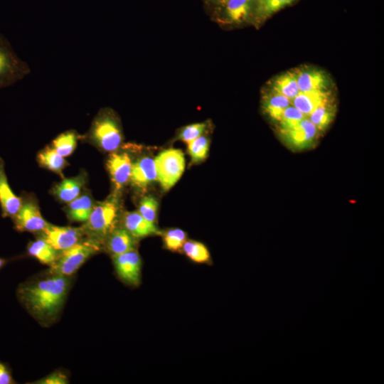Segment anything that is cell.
<instances>
[{"mask_svg":"<svg viewBox=\"0 0 384 384\" xmlns=\"http://www.w3.org/2000/svg\"><path fill=\"white\" fill-rule=\"evenodd\" d=\"M49 274L45 278L21 284L17 289L19 302L43 325L53 322L58 316L70 287L68 277Z\"/></svg>","mask_w":384,"mask_h":384,"instance_id":"cell-1","label":"cell"},{"mask_svg":"<svg viewBox=\"0 0 384 384\" xmlns=\"http://www.w3.org/2000/svg\"><path fill=\"white\" fill-rule=\"evenodd\" d=\"M119 208L117 193L95 203L89 218L82 226L86 238L105 244L108 235L117 228Z\"/></svg>","mask_w":384,"mask_h":384,"instance_id":"cell-2","label":"cell"},{"mask_svg":"<svg viewBox=\"0 0 384 384\" xmlns=\"http://www.w3.org/2000/svg\"><path fill=\"white\" fill-rule=\"evenodd\" d=\"M87 137L104 151H117L123 142V133L117 114L110 108L100 110L92 122Z\"/></svg>","mask_w":384,"mask_h":384,"instance_id":"cell-3","label":"cell"},{"mask_svg":"<svg viewBox=\"0 0 384 384\" xmlns=\"http://www.w3.org/2000/svg\"><path fill=\"white\" fill-rule=\"evenodd\" d=\"M101 244L85 238L70 247L60 251L55 261L50 266L49 273L70 277L92 255L101 250Z\"/></svg>","mask_w":384,"mask_h":384,"instance_id":"cell-4","label":"cell"},{"mask_svg":"<svg viewBox=\"0 0 384 384\" xmlns=\"http://www.w3.org/2000/svg\"><path fill=\"white\" fill-rule=\"evenodd\" d=\"M30 73L28 65L17 55L9 41L0 33V90L14 85Z\"/></svg>","mask_w":384,"mask_h":384,"instance_id":"cell-5","label":"cell"},{"mask_svg":"<svg viewBox=\"0 0 384 384\" xmlns=\"http://www.w3.org/2000/svg\"><path fill=\"white\" fill-rule=\"evenodd\" d=\"M157 180L164 191H169L179 180L185 169V158L181 150L168 149L154 159Z\"/></svg>","mask_w":384,"mask_h":384,"instance_id":"cell-6","label":"cell"},{"mask_svg":"<svg viewBox=\"0 0 384 384\" xmlns=\"http://www.w3.org/2000/svg\"><path fill=\"white\" fill-rule=\"evenodd\" d=\"M319 132L307 117L292 128L279 130V134L285 144L296 151L313 146L319 138Z\"/></svg>","mask_w":384,"mask_h":384,"instance_id":"cell-7","label":"cell"},{"mask_svg":"<svg viewBox=\"0 0 384 384\" xmlns=\"http://www.w3.org/2000/svg\"><path fill=\"white\" fill-rule=\"evenodd\" d=\"M21 200L18 213L12 218L14 228L20 232H42L48 223L42 217L38 204L31 198Z\"/></svg>","mask_w":384,"mask_h":384,"instance_id":"cell-8","label":"cell"},{"mask_svg":"<svg viewBox=\"0 0 384 384\" xmlns=\"http://www.w3.org/2000/svg\"><path fill=\"white\" fill-rule=\"evenodd\" d=\"M119 278L125 284L137 287L142 277V259L137 250L112 256Z\"/></svg>","mask_w":384,"mask_h":384,"instance_id":"cell-9","label":"cell"},{"mask_svg":"<svg viewBox=\"0 0 384 384\" xmlns=\"http://www.w3.org/2000/svg\"><path fill=\"white\" fill-rule=\"evenodd\" d=\"M41 233L42 237L58 251L68 249L86 237L82 227L56 226L49 223Z\"/></svg>","mask_w":384,"mask_h":384,"instance_id":"cell-10","label":"cell"},{"mask_svg":"<svg viewBox=\"0 0 384 384\" xmlns=\"http://www.w3.org/2000/svg\"><path fill=\"white\" fill-rule=\"evenodd\" d=\"M132 161L126 152L113 151L107 161V168L117 193L130 180Z\"/></svg>","mask_w":384,"mask_h":384,"instance_id":"cell-11","label":"cell"},{"mask_svg":"<svg viewBox=\"0 0 384 384\" xmlns=\"http://www.w3.org/2000/svg\"><path fill=\"white\" fill-rule=\"evenodd\" d=\"M22 200L11 189L5 172L4 160L0 157V207L3 217L14 218Z\"/></svg>","mask_w":384,"mask_h":384,"instance_id":"cell-12","label":"cell"},{"mask_svg":"<svg viewBox=\"0 0 384 384\" xmlns=\"http://www.w3.org/2000/svg\"><path fill=\"white\" fill-rule=\"evenodd\" d=\"M122 222V228L136 239L161 233L155 223L145 219L138 211L124 213Z\"/></svg>","mask_w":384,"mask_h":384,"instance_id":"cell-13","label":"cell"},{"mask_svg":"<svg viewBox=\"0 0 384 384\" xmlns=\"http://www.w3.org/2000/svg\"><path fill=\"white\" fill-rule=\"evenodd\" d=\"M295 73L299 92L328 90L329 80L324 71L305 67L296 70Z\"/></svg>","mask_w":384,"mask_h":384,"instance_id":"cell-14","label":"cell"},{"mask_svg":"<svg viewBox=\"0 0 384 384\" xmlns=\"http://www.w3.org/2000/svg\"><path fill=\"white\" fill-rule=\"evenodd\" d=\"M157 180L154 159L144 156L132 163L129 181L133 186L145 188Z\"/></svg>","mask_w":384,"mask_h":384,"instance_id":"cell-15","label":"cell"},{"mask_svg":"<svg viewBox=\"0 0 384 384\" xmlns=\"http://www.w3.org/2000/svg\"><path fill=\"white\" fill-rule=\"evenodd\" d=\"M331 100L328 90L300 92L291 100V105L308 117L317 107Z\"/></svg>","mask_w":384,"mask_h":384,"instance_id":"cell-16","label":"cell"},{"mask_svg":"<svg viewBox=\"0 0 384 384\" xmlns=\"http://www.w3.org/2000/svg\"><path fill=\"white\" fill-rule=\"evenodd\" d=\"M222 8L226 22L242 23L253 14L255 0H227Z\"/></svg>","mask_w":384,"mask_h":384,"instance_id":"cell-17","label":"cell"},{"mask_svg":"<svg viewBox=\"0 0 384 384\" xmlns=\"http://www.w3.org/2000/svg\"><path fill=\"white\" fill-rule=\"evenodd\" d=\"M85 183V174H80L78 176L63 179L53 187L52 192L60 201L68 203L80 195Z\"/></svg>","mask_w":384,"mask_h":384,"instance_id":"cell-18","label":"cell"},{"mask_svg":"<svg viewBox=\"0 0 384 384\" xmlns=\"http://www.w3.org/2000/svg\"><path fill=\"white\" fill-rule=\"evenodd\" d=\"M105 244L112 256L136 249L137 239L124 228H116L107 238Z\"/></svg>","mask_w":384,"mask_h":384,"instance_id":"cell-19","label":"cell"},{"mask_svg":"<svg viewBox=\"0 0 384 384\" xmlns=\"http://www.w3.org/2000/svg\"><path fill=\"white\" fill-rule=\"evenodd\" d=\"M291 105L287 97L269 88L262 97V108L265 114L273 122H278L284 110Z\"/></svg>","mask_w":384,"mask_h":384,"instance_id":"cell-20","label":"cell"},{"mask_svg":"<svg viewBox=\"0 0 384 384\" xmlns=\"http://www.w3.org/2000/svg\"><path fill=\"white\" fill-rule=\"evenodd\" d=\"M95 204L89 193H83L68 203L65 213L70 221L85 223Z\"/></svg>","mask_w":384,"mask_h":384,"instance_id":"cell-21","label":"cell"},{"mask_svg":"<svg viewBox=\"0 0 384 384\" xmlns=\"http://www.w3.org/2000/svg\"><path fill=\"white\" fill-rule=\"evenodd\" d=\"M268 88L292 100L300 92L295 70L288 71L277 76L270 82Z\"/></svg>","mask_w":384,"mask_h":384,"instance_id":"cell-22","label":"cell"},{"mask_svg":"<svg viewBox=\"0 0 384 384\" xmlns=\"http://www.w3.org/2000/svg\"><path fill=\"white\" fill-rule=\"evenodd\" d=\"M27 250L31 256L36 258L41 263L50 266L55 261L59 253L43 237L30 242Z\"/></svg>","mask_w":384,"mask_h":384,"instance_id":"cell-23","label":"cell"},{"mask_svg":"<svg viewBox=\"0 0 384 384\" xmlns=\"http://www.w3.org/2000/svg\"><path fill=\"white\" fill-rule=\"evenodd\" d=\"M64 158L51 146L45 147L37 155V160L43 167L61 176H63V170L67 165V161Z\"/></svg>","mask_w":384,"mask_h":384,"instance_id":"cell-24","label":"cell"},{"mask_svg":"<svg viewBox=\"0 0 384 384\" xmlns=\"http://www.w3.org/2000/svg\"><path fill=\"white\" fill-rule=\"evenodd\" d=\"M335 115V105L329 101L317 107L307 117L321 132L329 127Z\"/></svg>","mask_w":384,"mask_h":384,"instance_id":"cell-25","label":"cell"},{"mask_svg":"<svg viewBox=\"0 0 384 384\" xmlns=\"http://www.w3.org/2000/svg\"><path fill=\"white\" fill-rule=\"evenodd\" d=\"M296 0H255L253 14L259 21H262Z\"/></svg>","mask_w":384,"mask_h":384,"instance_id":"cell-26","label":"cell"},{"mask_svg":"<svg viewBox=\"0 0 384 384\" xmlns=\"http://www.w3.org/2000/svg\"><path fill=\"white\" fill-rule=\"evenodd\" d=\"M79 135L74 130L60 134L53 141L51 146L62 156H70L77 146Z\"/></svg>","mask_w":384,"mask_h":384,"instance_id":"cell-27","label":"cell"},{"mask_svg":"<svg viewBox=\"0 0 384 384\" xmlns=\"http://www.w3.org/2000/svg\"><path fill=\"white\" fill-rule=\"evenodd\" d=\"M181 250L187 257L194 262L208 263L210 262V252L206 246L200 242L186 240Z\"/></svg>","mask_w":384,"mask_h":384,"instance_id":"cell-28","label":"cell"},{"mask_svg":"<svg viewBox=\"0 0 384 384\" xmlns=\"http://www.w3.org/2000/svg\"><path fill=\"white\" fill-rule=\"evenodd\" d=\"M187 145L188 153L193 163H199L206 159L210 145V141L207 137L203 134L187 143Z\"/></svg>","mask_w":384,"mask_h":384,"instance_id":"cell-29","label":"cell"},{"mask_svg":"<svg viewBox=\"0 0 384 384\" xmlns=\"http://www.w3.org/2000/svg\"><path fill=\"white\" fill-rule=\"evenodd\" d=\"M164 246L166 249L178 252L181 250L183 243L187 240V234L179 228H171L161 232Z\"/></svg>","mask_w":384,"mask_h":384,"instance_id":"cell-30","label":"cell"},{"mask_svg":"<svg viewBox=\"0 0 384 384\" xmlns=\"http://www.w3.org/2000/svg\"><path fill=\"white\" fill-rule=\"evenodd\" d=\"M306 117L300 111L290 105L283 112L278 124V130L292 128Z\"/></svg>","mask_w":384,"mask_h":384,"instance_id":"cell-31","label":"cell"},{"mask_svg":"<svg viewBox=\"0 0 384 384\" xmlns=\"http://www.w3.org/2000/svg\"><path fill=\"white\" fill-rule=\"evenodd\" d=\"M138 212L147 220L156 221L158 201L152 196L144 197L139 202Z\"/></svg>","mask_w":384,"mask_h":384,"instance_id":"cell-32","label":"cell"},{"mask_svg":"<svg viewBox=\"0 0 384 384\" xmlns=\"http://www.w3.org/2000/svg\"><path fill=\"white\" fill-rule=\"evenodd\" d=\"M208 128L206 122L194 123L183 127L178 134V139L188 143L203 134Z\"/></svg>","mask_w":384,"mask_h":384,"instance_id":"cell-33","label":"cell"},{"mask_svg":"<svg viewBox=\"0 0 384 384\" xmlns=\"http://www.w3.org/2000/svg\"><path fill=\"white\" fill-rule=\"evenodd\" d=\"M67 375L60 370H55L43 378L33 383L37 384H65L68 383Z\"/></svg>","mask_w":384,"mask_h":384,"instance_id":"cell-34","label":"cell"},{"mask_svg":"<svg viewBox=\"0 0 384 384\" xmlns=\"http://www.w3.org/2000/svg\"><path fill=\"white\" fill-rule=\"evenodd\" d=\"M16 383L8 366L0 361V384Z\"/></svg>","mask_w":384,"mask_h":384,"instance_id":"cell-35","label":"cell"},{"mask_svg":"<svg viewBox=\"0 0 384 384\" xmlns=\"http://www.w3.org/2000/svg\"><path fill=\"white\" fill-rule=\"evenodd\" d=\"M209 4H213L218 6H223L227 0H205Z\"/></svg>","mask_w":384,"mask_h":384,"instance_id":"cell-36","label":"cell"},{"mask_svg":"<svg viewBox=\"0 0 384 384\" xmlns=\"http://www.w3.org/2000/svg\"><path fill=\"white\" fill-rule=\"evenodd\" d=\"M7 262H8L7 260L0 257V269L2 268Z\"/></svg>","mask_w":384,"mask_h":384,"instance_id":"cell-37","label":"cell"}]
</instances>
